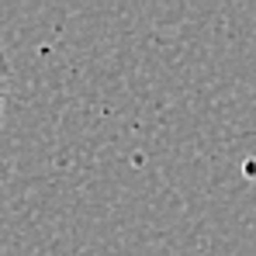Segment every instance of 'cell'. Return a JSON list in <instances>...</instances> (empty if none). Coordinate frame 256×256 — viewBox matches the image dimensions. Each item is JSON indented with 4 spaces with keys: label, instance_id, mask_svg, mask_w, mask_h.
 <instances>
[{
    "label": "cell",
    "instance_id": "obj_1",
    "mask_svg": "<svg viewBox=\"0 0 256 256\" xmlns=\"http://www.w3.org/2000/svg\"><path fill=\"white\" fill-rule=\"evenodd\" d=\"M0 118H4V80H0Z\"/></svg>",
    "mask_w": 256,
    "mask_h": 256
}]
</instances>
